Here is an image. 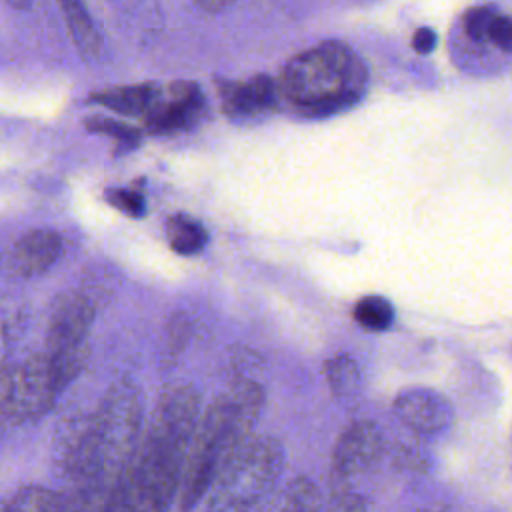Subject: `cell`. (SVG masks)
Wrapping results in <instances>:
<instances>
[{
    "instance_id": "6da1fadb",
    "label": "cell",
    "mask_w": 512,
    "mask_h": 512,
    "mask_svg": "<svg viewBox=\"0 0 512 512\" xmlns=\"http://www.w3.org/2000/svg\"><path fill=\"white\" fill-rule=\"evenodd\" d=\"M200 418V396L188 384L162 392L152 422L118 476L106 510H164L178 496L184 456Z\"/></svg>"
},
{
    "instance_id": "7a4b0ae2",
    "label": "cell",
    "mask_w": 512,
    "mask_h": 512,
    "mask_svg": "<svg viewBox=\"0 0 512 512\" xmlns=\"http://www.w3.org/2000/svg\"><path fill=\"white\" fill-rule=\"evenodd\" d=\"M140 424L138 388L130 382H116L72 442L66 460L68 472L88 492V498L104 494V508L138 446Z\"/></svg>"
},
{
    "instance_id": "3957f363",
    "label": "cell",
    "mask_w": 512,
    "mask_h": 512,
    "mask_svg": "<svg viewBox=\"0 0 512 512\" xmlns=\"http://www.w3.org/2000/svg\"><path fill=\"white\" fill-rule=\"evenodd\" d=\"M262 404V388L248 380L218 396L200 414L184 456L178 488L180 510H190L200 504L220 466L234 448L252 434Z\"/></svg>"
},
{
    "instance_id": "277c9868",
    "label": "cell",
    "mask_w": 512,
    "mask_h": 512,
    "mask_svg": "<svg viewBox=\"0 0 512 512\" xmlns=\"http://www.w3.org/2000/svg\"><path fill=\"white\" fill-rule=\"evenodd\" d=\"M366 82L362 58L344 42L324 40L290 58L278 86L280 96L300 112L330 114L354 104Z\"/></svg>"
},
{
    "instance_id": "5b68a950",
    "label": "cell",
    "mask_w": 512,
    "mask_h": 512,
    "mask_svg": "<svg viewBox=\"0 0 512 512\" xmlns=\"http://www.w3.org/2000/svg\"><path fill=\"white\" fill-rule=\"evenodd\" d=\"M88 352H40L0 372V416L24 422L48 412L64 386L80 372Z\"/></svg>"
},
{
    "instance_id": "8992f818",
    "label": "cell",
    "mask_w": 512,
    "mask_h": 512,
    "mask_svg": "<svg viewBox=\"0 0 512 512\" xmlns=\"http://www.w3.org/2000/svg\"><path fill=\"white\" fill-rule=\"evenodd\" d=\"M284 450L276 438L248 436L220 466L206 492L210 510H248L278 480Z\"/></svg>"
},
{
    "instance_id": "52a82bcc",
    "label": "cell",
    "mask_w": 512,
    "mask_h": 512,
    "mask_svg": "<svg viewBox=\"0 0 512 512\" xmlns=\"http://www.w3.org/2000/svg\"><path fill=\"white\" fill-rule=\"evenodd\" d=\"M204 110V96L192 82H172L158 86L156 98L142 116L152 134H172L192 126Z\"/></svg>"
},
{
    "instance_id": "ba28073f",
    "label": "cell",
    "mask_w": 512,
    "mask_h": 512,
    "mask_svg": "<svg viewBox=\"0 0 512 512\" xmlns=\"http://www.w3.org/2000/svg\"><path fill=\"white\" fill-rule=\"evenodd\" d=\"M92 320H94V306L88 296L72 290L62 294L48 322L44 350L56 352V354L88 350L86 336L90 332Z\"/></svg>"
},
{
    "instance_id": "9c48e42d",
    "label": "cell",
    "mask_w": 512,
    "mask_h": 512,
    "mask_svg": "<svg viewBox=\"0 0 512 512\" xmlns=\"http://www.w3.org/2000/svg\"><path fill=\"white\" fill-rule=\"evenodd\" d=\"M384 454V436L370 420L350 424L338 438L332 452L334 478L344 482L370 472Z\"/></svg>"
},
{
    "instance_id": "30bf717a",
    "label": "cell",
    "mask_w": 512,
    "mask_h": 512,
    "mask_svg": "<svg viewBox=\"0 0 512 512\" xmlns=\"http://www.w3.org/2000/svg\"><path fill=\"white\" fill-rule=\"evenodd\" d=\"M394 412L404 426L420 434L442 432L454 414L450 402L428 388L404 390L394 402Z\"/></svg>"
},
{
    "instance_id": "8fae6325",
    "label": "cell",
    "mask_w": 512,
    "mask_h": 512,
    "mask_svg": "<svg viewBox=\"0 0 512 512\" xmlns=\"http://www.w3.org/2000/svg\"><path fill=\"white\" fill-rule=\"evenodd\" d=\"M280 86L266 74H256L242 82H230L222 88V108L230 116H254L274 108Z\"/></svg>"
},
{
    "instance_id": "7c38bea8",
    "label": "cell",
    "mask_w": 512,
    "mask_h": 512,
    "mask_svg": "<svg viewBox=\"0 0 512 512\" xmlns=\"http://www.w3.org/2000/svg\"><path fill=\"white\" fill-rule=\"evenodd\" d=\"M62 254V238L54 230H32L24 234L12 250V268L20 276H38L46 272Z\"/></svg>"
},
{
    "instance_id": "4fadbf2b",
    "label": "cell",
    "mask_w": 512,
    "mask_h": 512,
    "mask_svg": "<svg viewBox=\"0 0 512 512\" xmlns=\"http://www.w3.org/2000/svg\"><path fill=\"white\" fill-rule=\"evenodd\" d=\"M62 20L68 28V34L76 46V50L84 58H94L100 54L102 38L100 32L84 4V0H56Z\"/></svg>"
},
{
    "instance_id": "5bb4252c",
    "label": "cell",
    "mask_w": 512,
    "mask_h": 512,
    "mask_svg": "<svg viewBox=\"0 0 512 512\" xmlns=\"http://www.w3.org/2000/svg\"><path fill=\"white\" fill-rule=\"evenodd\" d=\"M156 92H158L156 84H130V86H114V88L94 92L90 100L118 114L144 116L152 106Z\"/></svg>"
},
{
    "instance_id": "9a60e30c",
    "label": "cell",
    "mask_w": 512,
    "mask_h": 512,
    "mask_svg": "<svg viewBox=\"0 0 512 512\" xmlns=\"http://www.w3.org/2000/svg\"><path fill=\"white\" fill-rule=\"evenodd\" d=\"M166 236L170 248L182 256L198 254L208 242L206 228L186 214H176L168 220Z\"/></svg>"
},
{
    "instance_id": "2e32d148",
    "label": "cell",
    "mask_w": 512,
    "mask_h": 512,
    "mask_svg": "<svg viewBox=\"0 0 512 512\" xmlns=\"http://www.w3.org/2000/svg\"><path fill=\"white\" fill-rule=\"evenodd\" d=\"M324 374L330 390L336 396H352L360 388V370L350 356H334L324 364Z\"/></svg>"
},
{
    "instance_id": "e0dca14e",
    "label": "cell",
    "mask_w": 512,
    "mask_h": 512,
    "mask_svg": "<svg viewBox=\"0 0 512 512\" xmlns=\"http://www.w3.org/2000/svg\"><path fill=\"white\" fill-rule=\"evenodd\" d=\"M66 504L62 496L44 486H26L14 494V498L6 504V510L18 512H44V510H60Z\"/></svg>"
},
{
    "instance_id": "ac0fdd59",
    "label": "cell",
    "mask_w": 512,
    "mask_h": 512,
    "mask_svg": "<svg viewBox=\"0 0 512 512\" xmlns=\"http://www.w3.org/2000/svg\"><path fill=\"white\" fill-rule=\"evenodd\" d=\"M354 318L366 330H386L394 320L392 304L382 296H366L354 308Z\"/></svg>"
},
{
    "instance_id": "d6986e66",
    "label": "cell",
    "mask_w": 512,
    "mask_h": 512,
    "mask_svg": "<svg viewBox=\"0 0 512 512\" xmlns=\"http://www.w3.org/2000/svg\"><path fill=\"white\" fill-rule=\"evenodd\" d=\"M282 508L288 510H316L320 508V492L308 478H296L284 494Z\"/></svg>"
},
{
    "instance_id": "ffe728a7",
    "label": "cell",
    "mask_w": 512,
    "mask_h": 512,
    "mask_svg": "<svg viewBox=\"0 0 512 512\" xmlns=\"http://www.w3.org/2000/svg\"><path fill=\"white\" fill-rule=\"evenodd\" d=\"M86 128L90 132H98V134H104V136H110L122 144H136L138 138H140V132L130 126V124H124L116 118H108V116H90L86 120Z\"/></svg>"
},
{
    "instance_id": "44dd1931",
    "label": "cell",
    "mask_w": 512,
    "mask_h": 512,
    "mask_svg": "<svg viewBox=\"0 0 512 512\" xmlns=\"http://www.w3.org/2000/svg\"><path fill=\"white\" fill-rule=\"evenodd\" d=\"M496 12L490 6H474L464 16V32L474 42L488 40V28L494 20Z\"/></svg>"
},
{
    "instance_id": "7402d4cb",
    "label": "cell",
    "mask_w": 512,
    "mask_h": 512,
    "mask_svg": "<svg viewBox=\"0 0 512 512\" xmlns=\"http://www.w3.org/2000/svg\"><path fill=\"white\" fill-rule=\"evenodd\" d=\"M106 200L114 208L122 210L128 216H142L146 212V200L138 190H128V188H110L106 190Z\"/></svg>"
},
{
    "instance_id": "603a6c76",
    "label": "cell",
    "mask_w": 512,
    "mask_h": 512,
    "mask_svg": "<svg viewBox=\"0 0 512 512\" xmlns=\"http://www.w3.org/2000/svg\"><path fill=\"white\" fill-rule=\"evenodd\" d=\"M488 40L494 42L500 50L512 52V18L496 12V16L488 28Z\"/></svg>"
},
{
    "instance_id": "cb8c5ba5",
    "label": "cell",
    "mask_w": 512,
    "mask_h": 512,
    "mask_svg": "<svg viewBox=\"0 0 512 512\" xmlns=\"http://www.w3.org/2000/svg\"><path fill=\"white\" fill-rule=\"evenodd\" d=\"M436 46V34L432 28H418L412 36V48L418 52V54H430Z\"/></svg>"
},
{
    "instance_id": "d4e9b609",
    "label": "cell",
    "mask_w": 512,
    "mask_h": 512,
    "mask_svg": "<svg viewBox=\"0 0 512 512\" xmlns=\"http://www.w3.org/2000/svg\"><path fill=\"white\" fill-rule=\"evenodd\" d=\"M234 0H196V4H198V8H202L204 12H220V10H224L226 6H230Z\"/></svg>"
},
{
    "instance_id": "484cf974",
    "label": "cell",
    "mask_w": 512,
    "mask_h": 512,
    "mask_svg": "<svg viewBox=\"0 0 512 512\" xmlns=\"http://www.w3.org/2000/svg\"><path fill=\"white\" fill-rule=\"evenodd\" d=\"M14 10H28L34 0H6Z\"/></svg>"
}]
</instances>
